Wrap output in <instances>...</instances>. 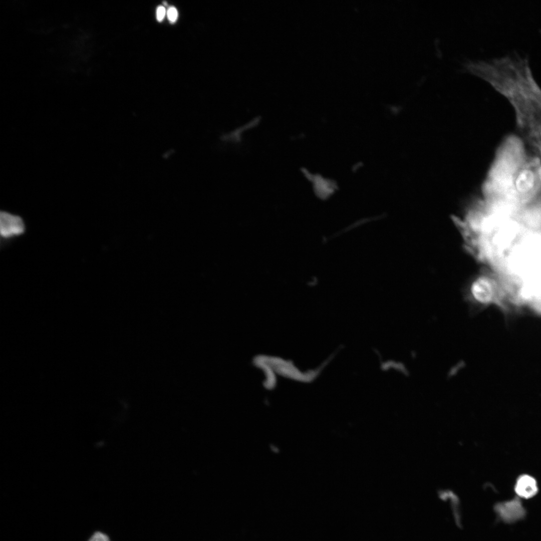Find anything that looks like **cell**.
<instances>
[{
  "label": "cell",
  "instance_id": "obj_8",
  "mask_svg": "<svg viewBox=\"0 0 541 541\" xmlns=\"http://www.w3.org/2000/svg\"><path fill=\"white\" fill-rule=\"evenodd\" d=\"M166 14V10L164 7L159 6L157 7L156 10V19L159 22H161L163 20Z\"/></svg>",
  "mask_w": 541,
  "mask_h": 541
},
{
  "label": "cell",
  "instance_id": "obj_7",
  "mask_svg": "<svg viewBox=\"0 0 541 541\" xmlns=\"http://www.w3.org/2000/svg\"><path fill=\"white\" fill-rule=\"evenodd\" d=\"M166 15L171 23H174L176 21L178 15L177 9L174 7H170L168 9Z\"/></svg>",
  "mask_w": 541,
  "mask_h": 541
},
{
  "label": "cell",
  "instance_id": "obj_5",
  "mask_svg": "<svg viewBox=\"0 0 541 541\" xmlns=\"http://www.w3.org/2000/svg\"><path fill=\"white\" fill-rule=\"evenodd\" d=\"M535 176L533 172L529 169L521 170L517 174L515 186L516 189L520 192H526L534 186Z\"/></svg>",
  "mask_w": 541,
  "mask_h": 541
},
{
  "label": "cell",
  "instance_id": "obj_4",
  "mask_svg": "<svg viewBox=\"0 0 541 541\" xmlns=\"http://www.w3.org/2000/svg\"><path fill=\"white\" fill-rule=\"evenodd\" d=\"M515 491L520 497L524 498L532 497L537 492L536 480L528 475H522L519 477L517 480L515 486Z\"/></svg>",
  "mask_w": 541,
  "mask_h": 541
},
{
  "label": "cell",
  "instance_id": "obj_6",
  "mask_svg": "<svg viewBox=\"0 0 541 541\" xmlns=\"http://www.w3.org/2000/svg\"><path fill=\"white\" fill-rule=\"evenodd\" d=\"M87 541H111L107 534L100 531L94 532Z\"/></svg>",
  "mask_w": 541,
  "mask_h": 541
},
{
  "label": "cell",
  "instance_id": "obj_3",
  "mask_svg": "<svg viewBox=\"0 0 541 541\" xmlns=\"http://www.w3.org/2000/svg\"><path fill=\"white\" fill-rule=\"evenodd\" d=\"M471 293L475 301L479 304L490 302L492 296L490 284L484 279H479L473 283Z\"/></svg>",
  "mask_w": 541,
  "mask_h": 541
},
{
  "label": "cell",
  "instance_id": "obj_1",
  "mask_svg": "<svg viewBox=\"0 0 541 541\" xmlns=\"http://www.w3.org/2000/svg\"><path fill=\"white\" fill-rule=\"evenodd\" d=\"M494 510L501 519L507 523L521 519L525 513L520 500L517 498L497 503L494 507Z\"/></svg>",
  "mask_w": 541,
  "mask_h": 541
},
{
  "label": "cell",
  "instance_id": "obj_2",
  "mask_svg": "<svg viewBox=\"0 0 541 541\" xmlns=\"http://www.w3.org/2000/svg\"><path fill=\"white\" fill-rule=\"evenodd\" d=\"M24 230V223L20 216L5 211L1 212L0 231L2 237L8 238L19 235Z\"/></svg>",
  "mask_w": 541,
  "mask_h": 541
}]
</instances>
